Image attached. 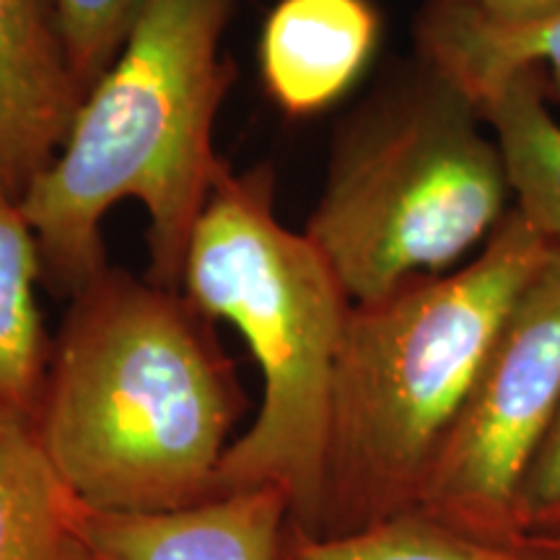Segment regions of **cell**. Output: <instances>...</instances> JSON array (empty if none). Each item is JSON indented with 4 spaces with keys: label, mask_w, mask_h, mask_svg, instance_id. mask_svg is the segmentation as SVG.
I'll return each mask as SVG.
<instances>
[{
    "label": "cell",
    "mask_w": 560,
    "mask_h": 560,
    "mask_svg": "<svg viewBox=\"0 0 560 560\" xmlns=\"http://www.w3.org/2000/svg\"><path fill=\"white\" fill-rule=\"evenodd\" d=\"M540 537H548V540H550V545H552V548H556V550L560 552V535H540Z\"/></svg>",
    "instance_id": "18"
},
{
    "label": "cell",
    "mask_w": 560,
    "mask_h": 560,
    "mask_svg": "<svg viewBox=\"0 0 560 560\" xmlns=\"http://www.w3.org/2000/svg\"><path fill=\"white\" fill-rule=\"evenodd\" d=\"M83 102L55 0H0V195L21 202Z\"/></svg>",
    "instance_id": "8"
},
{
    "label": "cell",
    "mask_w": 560,
    "mask_h": 560,
    "mask_svg": "<svg viewBox=\"0 0 560 560\" xmlns=\"http://www.w3.org/2000/svg\"><path fill=\"white\" fill-rule=\"evenodd\" d=\"M548 247L511 210L459 268L350 306L314 535H350L420 506L433 459Z\"/></svg>",
    "instance_id": "3"
},
{
    "label": "cell",
    "mask_w": 560,
    "mask_h": 560,
    "mask_svg": "<svg viewBox=\"0 0 560 560\" xmlns=\"http://www.w3.org/2000/svg\"><path fill=\"white\" fill-rule=\"evenodd\" d=\"M75 81L89 94L128 39L143 0H55Z\"/></svg>",
    "instance_id": "15"
},
{
    "label": "cell",
    "mask_w": 560,
    "mask_h": 560,
    "mask_svg": "<svg viewBox=\"0 0 560 560\" xmlns=\"http://www.w3.org/2000/svg\"><path fill=\"white\" fill-rule=\"evenodd\" d=\"M280 560H560V552L540 535L480 540L416 509L338 537L314 535L289 520Z\"/></svg>",
    "instance_id": "14"
},
{
    "label": "cell",
    "mask_w": 560,
    "mask_h": 560,
    "mask_svg": "<svg viewBox=\"0 0 560 560\" xmlns=\"http://www.w3.org/2000/svg\"><path fill=\"white\" fill-rule=\"evenodd\" d=\"M520 509L527 535H560V410L522 482Z\"/></svg>",
    "instance_id": "16"
},
{
    "label": "cell",
    "mask_w": 560,
    "mask_h": 560,
    "mask_svg": "<svg viewBox=\"0 0 560 560\" xmlns=\"http://www.w3.org/2000/svg\"><path fill=\"white\" fill-rule=\"evenodd\" d=\"M66 520L89 560H280L291 503L272 486L174 511H104L68 493Z\"/></svg>",
    "instance_id": "7"
},
{
    "label": "cell",
    "mask_w": 560,
    "mask_h": 560,
    "mask_svg": "<svg viewBox=\"0 0 560 560\" xmlns=\"http://www.w3.org/2000/svg\"><path fill=\"white\" fill-rule=\"evenodd\" d=\"M229 11L231 0H143L58 156L21 198L58 291L73 296L109 268L102 223L125 200L149 213V280L179 291L192 231L226 172L213 130L231 79Z\"/></svg>",
    "instance_id": "2"
},
{
    "label": "cell",
    "mask_w": 560,
    "mask_h": 560,
    "mask_svg": "<svg viewBox=\"0 0 560 560\" xmlns=\"http://www.w3.org/2000/svg\"><path fill=\"white\" fill-rule=\"evenodd\" d=\"M560 410V242L514 299L425 478L420 511L493 542L529 537L520 493Z\"/></svg>",
    "instance_id": "6"
},
{
    "label": "cell",
    "mask_w": 560,
    "mask_h": 560,
    "mask_svg": "<svg viewBox=\"0 0 560 560\" xmlns=\"http://www.w3.org/2000/svg\"><path fill=\"white\" fill-rule=\"evenodd\" d=\"M511 210L480 107L416 55L340 125L304 234L350 301L366 304L465 265Z\"/></svg>",
    "instance_id": "4"
},
{
    "label": "cell",
    "mask_w": 560,
    "mask_h": 560,
    "mask_svg": "<svg viewBox=\"0 0 560 560\" xmlns=\"http://www.w3.org/2000/svg\"><path fill=\"white\" fill-rule=\"evenodd\" d=\"M42 276L39 244L24 210L0 195V410L32 420L52 348L37 304Z\"/></svg>",
    "instance_id": "13"
},
{
    "label": "cell",
    "mask_w": 560,
    "mask_h": 560,
    "mask_svg": "<svg viewBox=\"0 0 560 560\" xmlns=\"http://www.w3.org/2000/svg\"><path fill=\"white\" fill-rule=\"evenodd\" d=\"M472 5L499 26H532L560 16V0H472Z\"/></svg>",
    "instance_id": "17"
},
{
    "label": "cell",
    "mask_w": 560,
    "mask_h": 560,
    "mask_svg": "<svg viewBox=\"0 0 560 560\" xmlns=\"http://www.w3.org/2000/svg\"><path fill=\"white\" fill-rule=\"evenodd\" d=\"M70 299L34 418L66 488L104 511L213 499L247 408L213 319L115 268Z\"/></svg>",
    "instance_id": "1"
},
{
    "label": "cell",
    "mask_w": 560,
    "mask_h": 560,
    "mask_svg": "<svg viewBox=\"0 0 560 560\" xmlns=\"http://www.w3.org/2000/svg\"><path fill=\"white\" fill-rule=\"evenodd\" d=\"M270 166H226L192 231L179 291L234 325L262 374V405L221 462L215 495L272 486L314 532L335 363L353 301L304 231L276 215Z\"/></svg>",
    "instance_id": "5"
},
{
    "label": "cell",
    "mask_w": 560,
    "mask_h": 560,
    "mask_svg": "<svg viewBox=\"0 0 560 560\" xmlns=\"http://www.w3.org/2000/svg\"><path fill=\"white\" fill-rule=\"evenodd\" d=\"M499 140L514 210L548 242H560V122L540 66L501 75L475 102Z\"/></svg>",
    "instance_id": "11"
},
{
    "label": "cell",
    "mask_w": 560,
    "mask_h": 560,
    "mask_svg": "<svg viewBox=\"0 0 560 560\" xmlns=\"http://www.w3.org/2000/svg\"><path fill=\"white\" fill-rule=\"evenodd\" d=\"M380 34L371 0H278L260 37L265 91L289 117L319 115L361 79Z\"/></svg>",
    "instance_id": "9"
},
{
    "label": "cell",
    "mask_w": 560,
    "mask_h": 560,
    "mask_svg": "<svg viewBox=\"0 0 560 560\" xmlns=\"http://www.w3.org/2000/svg\"><path fill=\"white\" fill-rule=\"evenodd\" d=\"M416 55L472 102L509 70L540 66L550 100L560 102V16L532 26H499L472 0H425L416 19Z\"/></svg>",
    "instance_id": "10"
},
{
    "label": "cell",
    "mask_w": 560,
    "mask_h": 560,
    "mask_svg": "<svg viewBox=\"0 0 560 560\" xmlns=\"http://www.w3.org/2000/svg\"><path fill=\"white\" fill-rule=\"evenodd\" d=\"M32 418L0 410V560H89Z\"/></svg>",
    "instance_id": "12"
}]
</instances>
